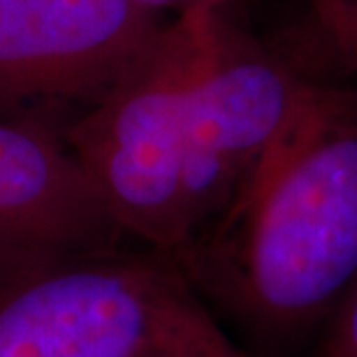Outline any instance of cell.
Segmentation results:
<instances>
[{
	"instance_id": "obj_1",
	"label": "cell",
	"mask_w": 357,
	"mask_h": 357,
	"mask_svg": "<svg viewBox=\"0 0 357 357\" xmlns=\"http://www.w3.org/2000/svg\"><path fill=\"white\" fill-rule=\"evenodd\" d=\"M172 262L260 341L325 325L357 283V96L313 84L232 209Z\"/></svg>"
},
{
	"instance_id": "obj_12",
	"label": "cell",
	"mask_w": 357,
	"mask_h": 357,
	"mask_svg": "<svg viewBox=\"0 0 357 357\" xmlns=\"http://www.w3.org/2000/svg\"><path fill=\"white\" fill-rule=\"evenodd\" d=\"M19 265H26V262L17 260L10 251H7V248H5L3 244H0V271L12 269V267H19Z\"/></svg>"
},
{
	"instance_id": "obj_10",
	"label": "cell",
	"mask_w": 357,
	"mask_h": 357,
	"mask_svg": "<svg viewBox=\"0 0 357 357\" xmlns=\"http://www.w3.org/2000/svg\"><path fill=\"white\" fill-rule=\"evenodd\" d=\"M199 341H202L204 357H251V355L241 353L237 346L225 339V334L213 323L209 313L202 318V325H199Z\"/></svg>"
},
{
	"instance_id": "obj_7",
	"label": "cell",
	"mask_w": 357,
	"mask_h": 357,
	"mask_svg": "<svg viewBox=\"0 0 357 357\" xmlns=\"http://www.w3.org/2000/svg\"><path fill=\"white\" fill-rule=\"evenodd\" d=\"M204 313L206 309L190 288L178 299L165 332L149 357H204L199 341V325Z\"/></svg>"
},
{
	"instance_id": "obj_2",
	"label": "cell",
	"mask_w": 357,
	"mask_h": 357,
	"mask_svg": "<svg viewBox=\"0 0 357 357\" xmlns=\"http://www.w3.org/2000/svg\"><path fill=\"white\" fill-rule=\"evenodd\" d=\"M209 17L197 10L167 21L63 135L119 230L169 260L188 246L185 112Z\"/></svg>"
},
{
	"instance_id": "obj_11",
	"label": "cell",
	"mask_w": 357,
	"mask_h": 357,
	"mask_svg": "<svg viewBox=\"0 0 357 357\" xmlns=\"http://www.w3.org/2000/svg\"><path fill=\"white\" fill-rule=\"evenodd\" d=\"M142 7L151 10L155 14L162 12H174L176 17L185 12H197V10H209V12H220L227 3L232 0H135Z\"/></svg>"
},
{
	"instance_id": "obj_5",
	"label": "cell",
	"mask_w": 357,
	"mask_h": 357,
	"mask_svg": "<svg viewBox=\"0 0 357 357\" xmlns=\"http://www.w3.org/2000/svg\"><path fill=\"white\" fill-rule=\"evenodd\" d=\"M162 26L135 0H0V112L96 102Z\"/></svg>"
},
{
	"instance_id": "obj_6",
	"label": "cell",
	"mask_w": 357,
	"mask_h": 357,
	"mask_svg": "<svg viewBox=\"0 0 357 357\" xmlns=\"http://www.w3.org/2000/svg\"><path fill=\"white\" fill-rule=\"evenodd\" d=\"M121 237L66 137L0 116V244L35 262L112 253Z\"/></svg>"
},
{
	"instance_id": "obj_8",
	"label": "cell",
	"mask_w": 357,
	"mask_h": 357,
	"mask_svg": "<svg viewBox=\"0 0 357 357\" xmlns=\"http://www.w3.org/2000/svg\"><path fill=\"white\" fill-rule=\"evenodd\" d=\"M341 56L357 68V0H309Z\"/></svg>"
},
{
	"instance_id": "obj_3",
	"label": "cell",
	"mask_w": 357,
	"mask_h": 357,
	"mask_svg": "<svg viewBox=\"0 0 357 357\" xmlns=\"http://www.w3.org/2000/svg\"><path fill=\"white\" fill-rule=\"evenodd\" d=\"M190 290L165 255L93 253L0 271V357H149Z\"/></svg>"
},
{
	"instance_id": "obj_4",
	"label": "cell",
	"mask_w": 357,
	"mask_h": 357,
	"mask_svg": "<svg viewBox=\"0 0 357 357\" xmlns=\"http://www.w3.org/2000/svg\"><path fill=\"white\" fill-rule=\"evenodd\" d=\"M311 91V82L211 12L185 112L181 185L188 246L232 209Z\"/></svg>"
},
{
	"instance_id": "obj_9",
	"label": "cell",
	"mask_w": 357,
	"mask_h": 357,
	"mask_svg": "<svg viewBox=\"0 0 357 357\" xmlns=\"http://www.w3.org/2000/svg\"><path fill=\"white\" fill-rule=\"evenodd\" d=\"M318 357H357V283L323 325Z\"/></svg>"
}]
</instances>
